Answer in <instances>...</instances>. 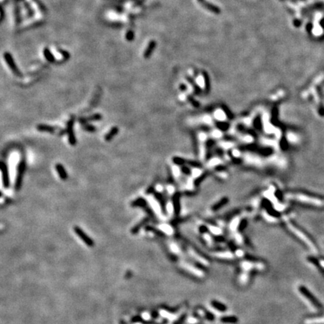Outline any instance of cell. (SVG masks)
Listing matches in <instances>:
<instances>
[{
	"mask_svg": "<svg viewBox=\"0 0 324 324\" xmlns=\"http://www.w3.org/2000/svg\"><path fill=\"white\" fill-rule=\"evenodd\" d=\"M149 221V218H148V217L143 218V219H142L141 221H140V222L137 223V225H136L135 226H134V228L131 229V233H132L133 234L137 233L140 231V230L141 229V228H143V227H144V225H145Z\"/></svg>",
	"mask_w": 324,
	"mask_h": 324,
	"instance_id": "12",
	"label": "cell"
},
{
	"mask_svg": "<svg viewBox=\"0 0 324 324\" xmlns=\"http://www.w3.org/2000/svg\"><path fill=\"white\" fill-rule=\"evenodd\" d=\"M1 172L2 174V183L5 189H8L10 187L11 182H10V176L8 167L5 161H2L1 163Z\"/></svg>",
	"mask_w": 324,
	"mask_h": 324,
	"instance_id": "5",
	"label": "cell"
},
{
	"mask_svg": "<svg viewBox=\"0 0 324 324\" xmlns=\"http://www.w3.org/2000/svg\"><path fill=\"white\" fill-rule=\"evenodd\" d=\"M149 206V203L147 202V200L146 199H144V197H137L135 200L131 202V207L134 208H141V209H144L146 207Z\"/></svg>",
	"mask_w": 324,
	"mask_h": 324,
	"instance_id": "8",
	"label": "cell"
},
{
	"mask_svg": "<svg viewBox=\"0 0 324 324\" xmlns=\"http://www.w3.org/2000/svg\"><path fill=\"white\" fill-rule=\"evenodd\" d=\"M55 168H56V170L57 172L58 175H59V178L62 180H67L68 178V174L67 170H66V168H65V167L63 164H60V163H58L55 166Z\"/></svg>",
	"mask_w": 324,
	"mask_h": 324,
	"instance_id": "9",
	"label": "cell"
},
{
	"mask_svg": "<svg viewBox=\"0 0 324 324\" xmlns=\"http://www.w3.org/2000/svg\"><path fill=\"white\" fill-rule=\"evenodd\" d=\"M74 230L75 233H76L77 235L81 239V240H82L83 242H85L86 245H87L89 247L93 246L94 245L93 240H92V238H90V237H89V236H88L87 234H86V233L83 230L81 229L80 227L75 226L74 228Z\"/></svg>",
	"mask_w": 324,
	"mask_h": 324,
	"instance_id": "4",
	"label": "cell"
},
{
	"mask_svg": "<svg viewBox=\"0 0 324 324\" xmlns=\"http://www.w3.org/2000/svg\"><path fill=\"white\" fill-rule=\"evenodd\" d=\"M36 129L40 132H47L50 133V134H54L56 132L57 128L53 126V125H47V124H38L36 126Z\"/></svg>",
	"mask_w": 324,
	"mask_h": 324,
	"instance_id": "10",
	"label": "cell"
},
{
	"mask_svg": "<svg viewBox=\"0 0 324 324\" xmlns=\"http://www.w3.org/2000/svg\"><path fill=\"white\" fill-rule=\"evenodd\" d=\"M299 292L302 293V296L306 298V299H307L308 301L311 304L312 306H313L314 309H317V310H320V309H322V306H321L320 304L319 303V302H317V300L314 297L313 295H312L311 293L310 292H309V290L306 288V287H303V286H299Z\"/></svg>",
	"mask_w": 324,
	"mask_h": 324,
	"instance_id": "3",
	"label": "cell"
},
{
	"mask_svg": "<svg viewBox=\"0 0 324 324\" xmlns=\"http://www.w3.org/2000/svg\"><path fill=\"white\" fill-rule=\"evenodd\" d=\"M102 119H103V116L101 113H94L87 117H80L78 119V122L81 125H84V124L89 123L92 122L101 121Z\"/></svg>",
	"mask_w": 324,
	"mask_h": 324,
	"instance_id": "6",
	"label": "cell"
},
{
	"mask_svg": "<svg viewBox=\"0 0 324 324\" xmlns=\"http://www.w3.org/2000/svg\"><path fill=\"white\" fill-rule=\"evenodd\" d=\"M221 321L224 323H236L238 321V319L236 317H221Z\"/></svg>",
	"mask_w": 324,
	"mask_h": 324,
	"instance_id": "14",
	"label": "cell"
},
{
	"mask_svg": "<svg viewBox=\"0 0 324 324\" xmlns=\"http://www.w3.org/2000/svg\"><path fill=\"white\" fill-rule=\"evenodd\" d=\"M211 305H212V307L214 308L215 310L221 312H225L227 311V307L221 302H218V301L214 300L211 302Z\"/></svg>",
	"mask_w": 324,
	"mask_h": 324,
	"instance_id": "13",
	"label": "cell"
},
{
	"mask_svg": "<svg viewBox=\"0 0 324 324\" xmlns=\"http://www.w3.org/2000/svg\"><path fill=\"white\" fill-rule=\"evenodd\" d=\"M26 167H27L26 160L24 158L21 159L17 165V176H16L15 185H14V189L16 191H20L22 187L23 179H24V173L26 171Z\"/></svg>",
	"mask_w": 324,
	"mask_h": 324,
	"instance_id": "1",
	"label": "cell"
},
{
	"mask_svg": "<svg viewBox=\"0 0 324 324\" xmlns=\"http://www.w3.org/2000/svg\"><path fill=\"white\" fill-rule=\"evenodd\" d=\"M119 133V128L116 126H113L110 129V131L107 133L105 135V141L110 142L116 137V136Z\"/></svg>",
	"mask_w": 324,
	"mask_h": 324,
	"instance_id": "11",
	"label": "cell"
},
{
	"mask_svg": "<svg viewBox=\"0 0 324 324\" xmlns=\"http://www.w3.org/2000/svg\"><path fill=\"white\" fill-rule=\"evenodd\" d=\"M74 122H75V118L74 116H71L69 119L68 121L67 122V124H66V131L68 135V143L72 147H74L76 146L77 143V139L76 136H75L74 133Z\"/></svg>",
	"mask_w": 324,
	"mask_h": 324,
	"instance_id": "2",
	"label": "cell"
},
{
	"mask_svg": "<svg viewBox=\"0 0 324 324\" xmlns=\"http://www.w3.org/2000/svg\"><path fill=\"white\" fill-rule=\"evenodd\" d=\"M82 128L83 130H85L86 131L89 133H94L95 131H97V128L95 126H94L93 125L90 123H86L84 125H82Z\"/></svg>",
	"mask_w": 324,
	"mask_h": 324,
	"instance_id": "15",
	"label": "cell"
},
{
	"mask_svg": "<svg viewBox=\"0 0 324 324\" xmlns=\"http://www.w3.org/2000/svg\"><path fill=\"white\" fill-rule=\"evenodd\" d=\"M183 267H184V269L188 272L191 273V274L194 275L197 277H203V275H204V273L202 272L200 270L190 265L189 263H184Z\"/></svg>",
	"mask_w": 324,
	"mask_h": 324,
	"instance_id": "7",
	"label": "cell"
}]
</instances>
